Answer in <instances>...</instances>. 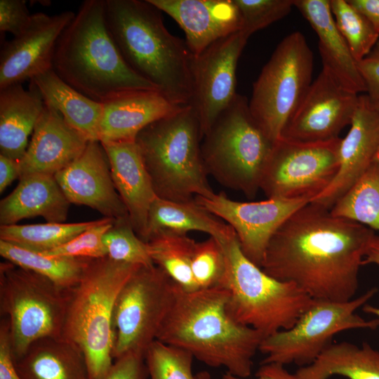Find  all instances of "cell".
Wrapping results in <instances>:
<instances>
[{
	"instance_id": "cell-1",
	"label": "cell",
	"mask_w": 379,
	"mask_h": 379,
	"mask_svg": "<svg viewBox=\"0 0 379 379\" xmlns=\"http://www.w3.org/2000/svg\"><path fill=\"white\" fill-rule=\"evenodd\" d=\"M374 234L368 227L310 202L274 234L260 267L312 299L348 301L359 288V270Z\"/></svg>"
},
{
	"instance_id": "cell-2",
	"label": "cell",
	"mask_w": 379,
	"mask_h": 379,
	"mask_svg": "<svg viewBox=\"0 0 379 379\" xmlns=\"http://www.w3.org/2000/svg\"><path fill=\"white\" fill-rule=\"evenodd\" d=\"M228 296L221 285L186 291L177 284L174 302L157 340L190 352L210 367H223L234 376L249 378L265 337L229 314Z\"/></svg>"
},
{
	"instance_id": "cell-3",
	"label": "cell",
	"mask_w": 379,
	"mask_h": 379,
	"mask_svg": "<svg viewBox=\"0 0 379 379\" xmlns=\"http://www.w3.org/2000/svg\"><path fill=\"white\" fill-rule=\"evenodd\" d=\"M147 0H105L108 29L128 65L175 105L190 104L194 55Z\"/></svg>"
},
{
	"instance_id": "cell-4",
	"label": "cell",
	"mask_w": 379,
	"mask_h": 379,
	"mask_svg": "<svg viewBox=\"0 0 379 379\" xmlns=\"http://www.w3.org/2000/svg\"><path fill=\"white\" fill-rule=\"evenodd\" d=\"M53 69L71 87L100 103L133 91H159L124 60L107 27L105 0L82 2L58 41Z\"/></svg>"
},
{
	"instance_id": "cell-5",
	"label": "cell",
	"mask_w": 379,
	"mask_h": 379,
	"mask_svg": "<svg viewBox=\"0 0 379 379\" xmlns=\"http://www.w3.org/2000/svg\"><path fill=\"white\" fill-rule=\"evenodd\" d=\"M140 266L108 256L91 259L79 282L67 289L61 338L83 352L90 379H103L113 364L114 304L120 290Z\"/></svg>"
},
{
	"instance_id": "cell-6",
	"label": "cell",
	"mask_w": 379,
	"mask_h": 379,
	"mask_svg": "<svg viewBox=\"0 0 379 379\" xmlns=\"http://www.w3.org/2000/svg\"><path fill=\"white\" fill-rule=\"evenodd\" d=\"M202 135L190 105L144 128L135 141L157 197L189 201L214 192L201 155Z\"/></svg>"
},
{
	"instance_id": "cell-7",
	"label": "cell",
	"mask_w": 379,
	"mask_h": 379,
	"mask_svg": "<svg viewBox=\"0 0 379 379\" xmlns=\"http://www.w3.org/2000/svg\"><path fill=\"white\" fill-rule=\"evenodd\" d=\"M222 245L227 271L220 285L229 293V314L264 337L292 327L313 299L293 283L277 279L251 262L237 236Z\"/></svg>"
},
{
	"instance_id": "cell-8",
	"label": "cell",
	"mask_w": 379,
	"mask_h": 379,
	"mask_svg": "<svg viewBox=\"0 0 379 379\" xmlns=\"http://www.w3.org/2000/svg\"><path fill=\"white\" fill-rule=\"evenodd\" d=\"M202 140L208 175L248 199L255 198L274 142L252 116L248 100L237 93Z\"/></svg>"
},
{
	"instance_id": "cell-9",
	"label": "cell",
	"mask_w": 379,
	"mask_h": 379,
	"mask_svg": "<svg viewBox=\"0 0 379 379\" xmlns=\"http://www.w3.org/2000/svg\"><path fill=\"white\" fill-rule=\"evenodd\" d=\"M67 289L6 260L0 263V313L6 319L14 360L45 338H60Z\"/></svg>"
},
{
	"instance_id": "cell-10",
	"label": "cell",
	"mask_w": 379,
	"mask_h": 379,
	"mask_svg": "<svg viewBox=\"0 0 379 379\" xmlns=\"http://www.w3.org/2000/svg\"><path fill=\"white\" fill-rule=\"evenodd\" d=\"M314 57L298 31L285 36L253 83L250 112L274 142L296 112L312 81Z\"/></svg>"
},
{
	"instance_id": "cell-11",
	"label": "cell",
	"mask_w": 379,
	"mask_h": 379,
	"mask_svg": "<svg viewBox=\"0 0 379 379\" xmlns=\"http://www.w3.org/2000/svg\"><path fill=\"white\" fill-rule=\"evenodd\" d=\"M373 287L345 302L313 299L310 307L288 329L265 337L259 351L265 355L262 364L300 367L311 364L339 333L354 329L375 330L379 319L367 320L357 311L376 294Z\"/></svg>"
},
{
	"instance_id": "cell-12",
	"label": "cell",
	"mask_w": 379,
	"mask_h": 379,
	"mask_svg": "<svg viewBox=\"0 0 379 379\" xmlns=\"http://www.w3.org/2000/svg\"><path fill=\"white\" fill-rule=\"evenodd\" d=\"M177 284L156 265L140 266L120 290L114 307L112 357L145 355L175 300Z\"/></svg>"
},
{
	"instance_id": "cell-13",
	"label": "cell",
	"mask_w": 379,
	"mask_h": 379,
	"mask_svg": "<svg viewBox=\"0 0 379 379\" xmlns=\"http://www.w3.org/2000/svg\"><path fill=\"white\" fill-rule=\"evenodd\" d=\"M341 138L300 142L281 137L265 167L260 190L267 199L310 202L334 179Z\"/></svg>"
},
{
	"instance_id": "cell-14",
	"label": "cell",
	"mask_w": 379,
	"mask_h": 379,
	"mask_svg": "<svg viewBox=\"0 0 379 379\" xmlns=\"http://www.w3.org/2000/svg\"><path fill=\"white\" fill-rule=\"evenodd\" d=\"M248 38L239 30L194 55L190 105L198 119L202 138L237 94V67Z\"/></svg>"
},
{
	"instance_id": "cell-15",
	"label": "cell",
	"mask_w": 379,
	"mask_h": 379,
	"mask_svg": "<svg viewBox=\"0 0 379 379\" xmlns=\"http://www.w3.org/2000/svg\"><path fill=\"white\" fill-rule=\"evenodd\" d=\"M194 199L234 230L244 254L260 267L274 234L293 213L310 203L279 199L238 201L222 192Z\"/></svg>"
},
{
	"instance_id": "cell-16",
	"label": "cell",
	"mask_w": 379,
	"mask_h": 379,
	"mask_svg": "<svg viewBox=\"0 0 379 379\" xmlns=\"http://www.w3.org/2000/svg\"><path fill=\"white\" fill-rule=\"evenodd\" d=\"M359 96L322 67L281 137L300 142L324 141L339 137L340 132L351 124Z\"/></svg>"
},
{
	"instance_id": "cell-17",
	"label": "cell",
	"mask_w": 379,
	"mask_h": 379,
	"mask_svg": "<svg viewBox=\"0 0 379 379\" xmlns=\"http://www.w3.org/2000/svg\"><path fill=\"white\" fill-rule=\"evenodd\" d=\"M75 13L32 14L27 28L4 44L0 54V89L31 80L53 68L58 41Z\"/></svg>"
},
{
	"instance_id": "cell-18",
	"label": "cell",
	"mask_w": 379,
	"mask_h": 379,
	"mask_svg": "<svg viewBox=\"0 0 379 379\" xmlns=\"http://www.w3.org/2000/svg\"><path fill=\"white\" fill-rule=\"evenodd\" d=\"M54 176L70 204L91 207L115 220L128 218L100 141H89L82 154Z\"/></svg>"
},
{
	"instance_id": "cell-19",
	"label": "cell",
	"mask_w": 379,
	"mask_h": 379,
	"mask_svg": "<svg viewBox=\"0 0 379 379\" xmlns=\"http://www.w3.org/2000/svg\"><path fill=\"white\" fill-rule=\"evenodd\" d=\"M378 150L379 112L366 94L359 95L350 130L341 139L338 171L310 203L331 209L375 160Z\"/></svg>"
},
{
	"instance_id": "cell-20",
	"label": "cell",
	"mask_w": 379,
	"mask_h": 379,
	"mask_svg": "<svg viewBox=\"0 0 379 379\" xmlns=\"http://www.w3.org/2000/svg\"><path fill=\"white\" fill-rule=\"evenodd\" d=\"M171 17L183 29L194 55L217 40L241 30L233 0H147Z\"/></svg>"
},
{
	"instance_id": "cell-21",
	"label": "cell",
	"mask_w": 379,
	"mask_h": 379,
	"mask_svg": "<svg viewBox=\"0 0 379 379\" xmlns=\"http://www.w3.org/2000/svg\"><path fill=\"white\" fill-rule=\"evenodd\" d=\"M88 142L55 108L45 103L30 143L19 162L20 178L36 173L55 175L77 159Z\"/></svg>"
},
{
	"instance_id": "cell-22",
	"label": "cell",
	"mask_w": 379,
	"mask_h": 379,
	"mask_svg": "<svg viewBox=\"0 0 379 379\" xmlns=\"http://www.w3.org/2000/svg\"><path fill=\"white\" fill-rule=\"evenodd\" d=\"M109 160L114 187L124 202L131 224L146 242L148 216L157 197L135 140L101 142Z\"/></svg>"
},
{
	"instance_id": "cell-23",
	"label": "cell",
	"mask_w": 379,
	"mask_h": 379,
	"mask_svg": "<svg viewBox=\"0 0 379 379\" xmlns=\"http://www.w3.org/2000/svg\"><path fill=\"white\" fill-rule=\"evenodd\" d=\"M181 107L159 91H137L119 95L102 103L99 141L135 140L149 124Z\"/></svg>"
},
{
	"instance_id": "cell-24",
	"label": "cell",
	"mask_w": 379,
	"mask_h": 379,
	"mask_svg": "<svg viewBox=\"0 0 379 379\" xmlns=\"http://www.w3.org/2000/svg\"><path fill=\"white\" fill-rule=\"evenodd\" d=\"M294 7L317 35L323 67L350 91L357 94L366 93L357 62L335 23L329 0H294Z\"/></svg>"
},
{
	"instance_id": "cell-25",
	"label": "cell",
	"mask_w": 379,
	"mask_h": 379,
	"mask_svg": "<svg viewBox=\"0 0 379 379\" xmlns=\"http://www.w3.org/2000/svg\"><path fill=\"white\" fill-rule=\"evenodd\" d=\"M15 190L0 201V225L43 217L47 222H64L69 201L54 175L30 173L19 178Z\"/></svg>"
},
{
	"instance_id": "cell-26",
	"label": "cell",
	"mask_w": 379,
	"mask_h": 379,
	"mask_svg": "<svg viewBox=\"0 0 379 379\" xmlns=\"http://www.w3.org/2000/svg\"><path fill=\"white\" fill-rule=\"evenodd\" d=\"M44 107L41 95L31 82L29 90L22 84L0 89L1 155L21 161Z\"/></svg>"
},
{
	"instance_id": "cell-27",
	"label": "cell",
	"mask_w": 379,
	"mask_h": 379,
	"mask_svg": "<svg viewBox=\"0 0 379 379\" xmlns=\"http://www.w3.org/2000/svg\"><path fill=\"white\" fill-rule=\"evenodd\" d=\"M15 364L22 379H90L83 352L61 337L36 340Z\"/></svg>"
},
{
	"instance_id": "cell-28",
	"label": "cell",
	"mask_w": 379,
	"mask_h": 379,
	"mask_svg": "<svg viewBox=\"0 0 379 379\" xmlns=\"http://www.w3.org/2000/svg\"><path fill=\"white\" fill-rule=\"evenodd\" d=\"M45 103L55 108L65 121L88 141H99L102 103L93 100L65 82L50 69L30 80Z\"/></svg>"
},
{
	"instance_id": "cell-29",
	"label": "cell",
	"mask_w": 379,
	"mask_h": 379,
	"mask_svg": "<svg viewBox=\"0 0 379 379\" xmlns=\"http://www.w3.org/2000/svg\"><path fill=\"white\" fill-rule=\"evenodd\" d=\"M161 231L181 234L191 231L202 232L222 244L237 236L228 224L199 205L194 199L176 201L157 197L149 212L146 242L152 235Z\"/></svg>"
},
{
	"instance_id": "cell-30",
	"label": "cell",
	"mask_w": 379,
	"mask_h": 379,
	"mask_svg": "<svg viewBox=\"0 0 379 379\" xmlns=\"http://www.w3.org/2000/svg\"><path fill=\"white\" fill-rule=\"evenodd\" d=\"M301 379H379V351L366 342L361 346L343 341L329 345L311 364L300 367Z\"/></svg>"
},
{
	"instance_id": "cell-31",
	"label": "cell",
	"mask_w": 379,
	"mask_h": 379,
	"mask_svg": "<svg viewBox=\"0 0 379 379\" xmlns=\"http://www.w3.org/2000/svg\"><path fill=\"white\" fill-rule=\"evenodd\" d=\"M0 255L6 260L37 273L64 289L79 282L91 260L45 255L1 240Z\"/></svg>"
},
{
	"instance_id": "cell-32",
	"label": "cell",
	"mask_w": 379,
	"mask_h": 379,
	"mask_svg": "<svg viewBox=\"0 0 379 379\" xmlns=\"http://www.w3.org/2000/svg\"><path fill=\"white\" fill-rule=\"evenodd\" d=\"M195 240L187 234L158 232L147 241L151 258L182 289H198L192 272Z\"/></svg>"
},
{
	"instance_id": "cell-33",
	"label": "cell",
	"mask_w": 379,
	"mask_h": 379,
	"mask_svg": "<svg viewBox=\"0 0 379 379\" xmlns=\"http://www.w3.org/2000/svg\"><path fill=\"white\" fill-rule=\"evenodd\" d=\"M103 220L104 218L74 223L0 225V240L32 251L44 253L67 243Z\"/></svg>"
},
{
	"instance_id": "cell-34",
	"label": "cell",
	"mask_w": 379,
	"mask_h": 379,
	"mask_svg": "<svg viewBox=\"0 0 379 379\" xmlns=\"http://www.w3.org/2000/svg\"><path fill=\"white\" fill-rule=\"evenodd\" d=\"M330 211L379 232V160L371 164Z\"/></svg>"
},
{
	"instance_id": "cell-35",
	"label": "cell",
	"mask_w": 379,
	"mask_h": 379,
	"mask_svg": "<svg viewBox=\"0 0 379 379\" xmlns=\"http://www.w3.org/2000/svg\"><path fill=\"white\" fill-rule=\"evenodd\" d=\"M335 23L358 62L374 47L379 34L370 21L347 0H329Z\"/></svg>"
},
{
	"instance_id": "cell-36",
	"label": "cell",
	"mask_w": 379,
	"mask_h": 379,
	"mask_svg": "<svg viewBox=\"0 0 379 379\" xmlns=\"http://www.w3.org/2000/svg\"><path fill=\"white\" fill-rule=\"evenodd\" d=\"M103 242L107 256L114 261L141 266L154 265L147 242L135 233L128 218L116 220L105 233Z\"/></svg>"
},
{
	"instance_id": "cell-37",
	"label": "cell",
	"mask_w": 379,
	"mask_h": 379,
	"mask_svg": "<svg viewBox=\"0 0 379 379\" xmlns=\"http://www.w3.org/2000/svg\"><path fill=\"white\" fill-rule=\"evenodd\" d=\"M149 379H195L193 356L188 352L154 340L145 355Z\"/></svg>"
},
{
	"instance_id": "cell-38",
	"label": "cell",
	"mask_w": 379,
	"mask_h": 379,
	"mask_svg": "<svg viewBox=\"0 0 379 379\" xmlns=\"http://www.w3.org/2000/svg\"><path fill=\"white\" fill-rule=\"evenodd\" d=\"M226 271V254L219 240L209 237L203 241L196 242L192 259V272L198 289L220 286Z\"/></svg>"
},
{
	"instance_id": "cell-39",
	"label": "cell",
	"mask_w": 379,
	"mask_h": 379,
	"mask_svg": "<svg viewBox=\"0 0 379 379\" xmlns=\"http://www.w3.org/2000/svg\"><path fill=\"white\" fill-rule=\"evenodd\" d=\"M241 19V30L249 37L255 32L286 16L294 0H233Z\"/></svg>"
},
{
	"instance_id": "cell-40",
	"label": "cell",
	"mask_w": 379,
	"mask_h": 379,
	"mask_svg": "<svg viewBox=\"0 0 379 379\" xmlns=\"http://www.w3.org/2000/svg\"><path fill=\"white\" fill-rule=\"evenodd\" d=\"M115 220L104 218V220L86 230L67 243L49 251L41 253L53 256L96 259L107 256L103 242L105 233Z\"/></svg>"
},
{
	"instance_id": "cell-41",
	"label": "cell",
	"mask_w": 379,
	"mask_h": 379,
	"mask_svg": "<svg viewBox=\"0 0 379 379\" xmlns=\"http://www.w3.org/2000/svg\"><path fill=\"white\" fill-rule=\"evenodd\" d=\"M32 15L24 0H0L1 32L18 36L29 24Z\"/></svg>"
},
{
	"instance_id": "cell-42",
	"label": "cell",
	"mask_w": 379,
	"mask_h": 379,
	"mask_svg": "<svg viewBox=\"0 0 379 379\" xmlns=\"http://www.w3.org/2000/svg\"><path fill=\"white\" fill-rule=\"evenodd\" d=\"M103 379H149L145 355L128 352L114 359Z\"/></svg>"
},
{
	"instance_id": "cell-43",
	"label": "cell",
	"mask_w": 379,
	"mask_h": 379,
	"mask_svg": "<svg viewBox=\"0 0 379 379\" xmlns=\"http://www.w3.org/2000/svg\"><path fill=\"white\" fill-rule=\"evenodd\" d=\"M358 69L366 86V94L372 102L379 101V40L362 60Z\"/></svg>"
},
{
	"instance_id": "cell-44",
	"label": "cell",
	"mask_w": 379,
	"mask_h": 379,
	"mask_svg": "<svg viewBox=\"0 0 379 379\" xmlns=\"http://www.w3.org/2000/svg\"><path fill=\"white\" fill-rule=\"evenodd\" d=\"M0 379H22L15 366L8 324L4 318H1L0 322Z\"/></svg>"
},
{
	"instance_id": "cell-45",
	"label": "cell",
	"mask_w": 379,
	"mask_h": 379,
	"mask_svg": "<svg viewBox=\"0 0 379 379\" xmlns=\"http://www.w3.org/2000/svg\"><path fill=\"white\" fill-rule=\"evenodd\" d=\"M222 379H301L295 373L288 372L285 366L277 363L261 364L254 378H240L229 373L222 375Z\"/></svg>"
},
{
	"instance_id": "cell-46",
	"label": "cell",
	"mask_w": 379,
	"mask_h": 379,
	"mask_svg": "<svg viewBox=\"0 0 379 379\" xmlns=\"http://www.w3.org/2000/svg\"><path fill=\"white\" fill-rule=\"evenodd\" d=\"M362 265H375L379 267V236L374 234L368 241ZM362 310L379 319V307L366 304L362 307Z\"/></svg>"
},
{
	"instance_id": "cell-47",
	"label": "cell",
	"mask_w": 379,
	"mask_h": 379,
	"mask_svg": "<svg viewBox=\"0 0 379 379\" xmlns=\"http://www.w3.org/2000/svg\"><path fill=\"white\" fill-rule=\"evenodd\" d=\"M20 178L19 162L0 154V193Z\"/></svg>"
},
{
	"instance_id": "cell-48",
	"label": "cell",
	"mask_w": 379,
	"mask_h": 379,
	"mask_svg": "<svg viewBox=\"0 0 379 379\" xmlns=\"http://www.w3.org/2000/svg\"><path fill=\"white\" fill-rule=\"evenodd\" d=\"M364 15L379 34V0H347Z\"/></svg>"
},
{
	"instance_id": "cell-49",
	"label": "cell",
	"mask_w": 379,
	"mask_h": 379,
	"mask_svg": "<svg viewBox=\"0 0 379 379\" xmlns=\"http://www.w3.org/2000/svg\"><path fill=\"white\" fill-rule=\"evenodd\" d=\"M195 379H211V375L208 371H202L195 374Z\"/></svg>"
},
{
	"instance_id": "cell-50",
	"label": "cell",
	"mask_w": 379,
	"mask_h": 379,
	"mask_svg": "<svg viewBox=\"0 0 379 379\" xmlns=\"http://www.w3.org/2000/svg\"><path fill=\"white\" fill-rule=\"evenodd\" d=\"M373 103L374 105L375 108L379 112V101L377 102H373ZM375 160H379V150H378V154L376 155Z\"/></svg>"
}]
</instances>
